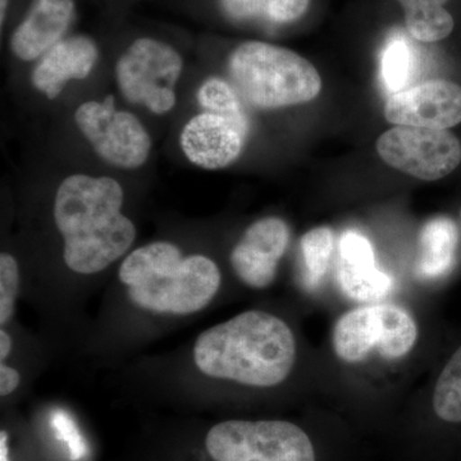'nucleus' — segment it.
Masks as SVG:
<instances>
[{"instance_id": "7ed1b4c3", "label": "nucleus", "mask_w": 461, "mask_h": 461, "mask_svg": "<svg viewBox=\"0 0 461 461\" xmlns=\"http://www.w3.org/2000/svg\"><path fill=\"white\" fill-rule=\"evenodd\" d=\"M118 282L130 304L158 318L202 313L222 287V273L212 258L185 254L169 241H154L123 258Z\"/></svg>"}, {"instance_id": "412c9836", "label": "nucleus", "mask_w": 461, "mask_h": 461, "mask_svg": "<svg viewBox=\"0 0 461 461\" xmlns=\"http://www.w3.org/2000/svg\"><path fill=\"white\" fill-rule=\"evenodd\" d=\"M200 107L205 112L247 118L242 107L241 96L232 84L222 78L211 77L204 81L198 91Z\"/></svg>"}, {"instance_id": "bb28decb", "label": "nucleus", "mask_w": 461, "mask_h": 461, "mask_svg": "<svg viewBox=\"0 0 461 461\" xmlns=\"http://www.w3.org/2000/svg\"><path fill=\"white\" fill-rule=\"evenodd\" d=\"M460 217H461V212H460Z\"/></svg>"}, {"instance_id": "2eb2a0df", "label": "nucleus", "mask_w": 461, "mask_h": 461, "mask_svg": "<svg viewBox=\"0 0 461 461\" xmlns=\"http://www.w3.org/2000/svg\"><path fill=\"white\" fill-rule=\"evenodd\" d=\"M459 230L450 218L439 215L424 224L420 236L417 272L421 280H437L453 268Z\"/></svg>"}, {"instance_id": "4468645a", "label": "nucleus", "mask_w": 461, "mask_h": 461, "mask_svg": "<svg viewBox=\"0 0 461 461\" xmlns=\"http://www.w3.org/2000/svg\"><path fill=\"white\" fill-rule=\"evenodd\" d=\"M75 12V0H35L25 20L14 30V56L33 60L62 41Z\"/></svg>"}, {"instance_id": "a878e982", "label": "nucleus", "mask_w": 461, "mask_h": 461, "mask_svg": "<svg viewBox=\"0 0 461 461\" xmlns=\"http://www.w3.org/2000/svg\"><path fill=\"white\" fill-rule=\"evenodd\" d=\"M8 2L9 0H2V7H0V12H2V14H0V21H2V23H5V12H7Z\"/></svg>"}, {"instance_id": "f257e3e1", "label": "nucleus", "mask_w": 461, "mask_h": 461, "mask_svg": "<svg viewBox=\"0 0 461 461\" xmlns=\"http://www.w3.org/2000/svg\"><path fill=\"white\" fill-rule=\"evenodd\" d=\"M124 193L111 177L68 176L54 198V223L66 268L81 277L104 272L135 242V223L122 212Z\"/></svg>"}, {"instance_id": "5701e85b", "label": "nucleus", "mask_w": 461, "mask_h": 461, "mask_svg": "<svg viewBox=\"0 0 461 461\" xmlns=\"http://www.w3.org/2000/svg\"><path fill=\"white\" fill-rule=\"evenodd\" d=\"M21 291V273L12 254H0V327L7 329L16 314Z\"/></svg>"}, {"instance_id": "f3484780", "label": "nucleus", "mask_w": 461, "mask_h": 461, "mask_svg": "<svg viewBox=\"0 0 461 461\" xmlns=\"http://www.w3.org/2000/svg\"><path fill=\"white\" fill-rule=\"evenodd\" d=\"M411 38L423 42L444 41L453 32L454 18L444 8L448 0H397Z\"/></svg>"}, {"instance_id": "dca6fc26", "label": "nucleus", "mask_w": 461, "mask_h": 461, "mask_svg": "<svg viewBox=\"0 0 461 461\" xmlns=\"http://www.w3.org/2000/svg\"><path fill=\"white\" fill-rule=\"evenodd\" d=\"M223 14L236 23H293L304 16L311 0H220Z\"/></svg>"}, {"instance_id": "9b49d317", "label": "nucleus", "mask_w": 461, "mask_h": 461, "mask_svg": "<svg viewBox=\"0 0 461 461\" xmlns=\"http://www.w3.org/2000/svg\"><path fill=\"white\" fill-rule=\"evenodd\" d=\"M288 242L290 229L282 218L264 217L251 223L230 251L236 277L253 290L271 286Z\"/></svg>"}, {"instance_id": "aec40b11", "label": "nucleus", "mask_w": 461, "mask_h": 461, "mask_svg": "<svg viewBox=\"0 0 461 461\" xmlns=\"http://www.w3.org/2000/svg\"><path fill=\"white\" fill-rule=\"evenodd\" d=\"M433 411L439 420L461 423V346L437 379Z\"/></svg>"}, {"instance_id": "ddd939ff", "label": "nucleus", "mask_w": 461, "mask_h": 461, "mask_svg": "<svg viewBox=\"0 0 461 461\" xmlns=\"http://www.w3.org/2000/svg\"><path fill=\"white\" fill-rule=\"evenodd\" d=\"M98 48L87 36L62 39L42 56L32 72V84L50 99L60 95L67 83L84 80L98 60Z\"/></svg>"}, {"instance_id": "393cba45", "label": "nucleus", "mask_w": 461, "mask_h": 461, "mask_svg": "<svg viewBox=\"0 0 461 461\" xmlns=\"http://www.w3.org/2000/svg\"><path fill=\"white\" fill-rule=\"evenodd\" d=\"M14 341L7 329H0V363L8 362L14 353Z\"/></svg>"}, {"instance_id": "1a4fd4ad", "label": "nucleus", "mask_w": 461, "mask_h": 461, "mask_svg": "<svg viewBox=\"0 0 461 461\" xmlns=\"http://www.w3.org/2000/svg\"><path fill=\"white\" fill-rule=\"evenodd\" d=\"M375 148L387 166L423 181L441 180L461 163L460 141L447 130L395 126Z\"/></svg>"}, {"instance_id": "f03ea898", "label": "nucleus", "mask_w": 461, "mask_h": 461, "mask_svg": "<svg viewBox=\"0 0 461 461\" xmlns=\"http://www.w3.org/2000/svg\"><path fill=\"white\" fill-rule=\"evenodd\" d=\"M295 362L293 330L277 315L258 309L208 327L191 348V363L200 375L240 386H278Z\"/></svg>"}, {"instance_id": "a211bd4d", "label": "nucleus", "mask_w": 461, "mask_h": 461, "mask_svg": "<svg viewBox=\"0 0 461 461\" xmlns=\"http://www.w3.org/2000/svg\"><path fill=\"white\" fill-rule=\"evenodd\" d=\"M338 278L346 296L355 302L371 303L384 299L393 290V278L379 271L375 263L339 260Z\"/></svg>"}, {"instance_id": "6ab92c4d", "label": "nucleus", "mask_w": 461, "mask_h": 461, "mask_svg": "<svg viewBox=\"0 0 461 461\" xmlns=\"http://www.w3.org/2000/svg\"><path fill=\"white\" fill-rule=\"evenodd\" d=\"M302 253L304 259V284L315 288L329 271L330 258L335 250V236L330 227H315L302 239Z\"/></svg>"}, {"instance_id": "4be33fe9", "label": "nucleus", "mask_w": 461, "mask_h": 461, "mask_svg": "<svg viewBox=\"0 0 461 461\" xmlns=\"http://www.w3.org/2000/svg\"><path fill=\"white\" fill-rule=\"evenodd\" d=\"M412 58L408 42L403 39H391L382 56V80L391 95L408 84L411 74Z\"/></svg>"}, {"instance_id": "39448f33", "label": "nucleus", "mask_w": 461, "mask_h": 461, "mask_svg": "<svg viewBox=\"0 0 461 461\" xmlns=\"http://www.w3.org/2000/svg\"><path fill=\"white\" fill-rule=\"evenodd\" d=\"M204 450L212 461H315L312 439L287 420L220 421L206 430Z\"/></svg>"}, {"instance_id": "20e7f679", "label": "nucleus", "mask_w": 461, "mask_h": 461, "mask_svg": "<svg viewBox=\"0 0 461 461\" xmlns=\"http://www.w3.org/2000/svg\"><path fill=\"white\" fill-rule=\"evenodd\" d=\"M229 74L240 96L257 108L305 104L320 95V72L287 48L263 41L239 45L229 58Z\"/></svg>"}, {"instance_id": "f8f14e48", "label": "nucleus", "mask_w": 461, "mask_h": 461, "mask_svg": "<svg viewBox=\"0 0 461 461\" xmlns=\"http://www.w3.org/2000/svg\"><path fill=\"white\" fill-rule=\"evenodd\" d=\"M248 133V117L204 112L185 124L181 148L193 165L204 169H222L238 159Z\"/></svg>"}, {"instance_id": "b1692460", "label": "nucleus", "mask_w": 461, "mask_h": 461, "mask_svg": "<svg viewBox=\"0 0 461 461\" xmlns=\"http://www.w3.org/2000/svg\"><path fill=\"white\" fill-rule=\"evenodd\" d=\"M23 384V375L8 362L0 363V396L2 399L14 395Z\"/></svg>"}, {"instance_id": "0eeeda50", "label": "nucleus", "mask_w": 461, "mask_h": 461, "mask_svg": "<svg viewBox=\"0 0 461 461\" xmlns=\"http://www.w3.org/2000/svg\"><path fill=\"white\" fill-rule=\"evenodd\" d=\"M182 58L166 42L138 39L115 65V78L127 102L141 104L156 114L176 105L175 86L182 72Z\"/></svg>"}, {"instance_id": "9d476101", "label": "nucleus", "mask_w": 461, "mask_h": 461, "mask_svg": "<svg viewBox=\"0 0 461 461\" xmlns=\"http://www.w3.org/2000/svg\"><path fill=\"white\" fill-rule=\"evenodd\" d=\"M384 117L395 126L448 130L461 123V86L427 81L388 96Z\"/></svg>"}, {"instance_id": "423d86ee", "label": "nucleus", "mask_w": 461, "mask_h": 461, "mask_svg": "<svg viewBox=\"0 0 461 461\" xmlns=\"http://www.w3.org/2000/svg\"><path fill=\"white\" fill-rule=\"evenodd\" d=\"M418 339L417 321L402 306L379 304L348 312L336 321L332 345L342 362H364L372 351L395 360L406 357Z\"/></svg>"}, {"instance_id": "6e6552de", "label": "nucleus", "mask_w": 461, "mask_h": 461, "mask_svg": "<svg viewBox=\"0 0 461 461\" xmlns=\"http://www.w3.org/2000/svg\"><path fill=\"white\" fill-rule=\"evenodd\" d=\"M76 124L95 153L108 165L135 169L147 162L151 139L136 115L117 111L113 96L86 102L75 113Z\"/></svg>"}]
</instances>
